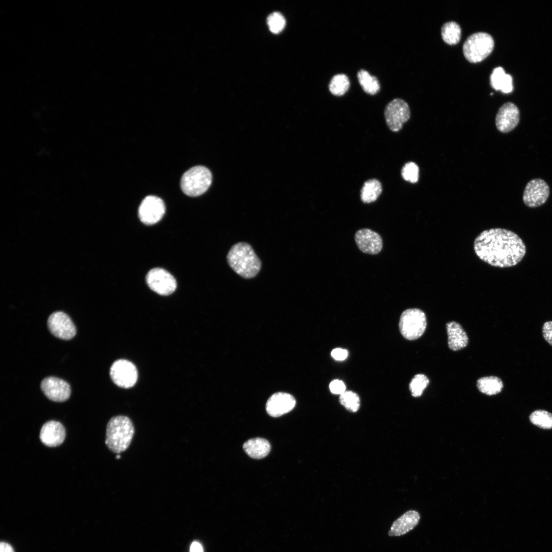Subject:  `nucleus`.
<instances>
[{
  "label": "nucleus",
  "instance_id": "4be33fe9",
  "mask_svg": "<svg viewBox=\"0 0 552 552\" xmlns=\"http://www.w3.org/2000/svg\"><path fill=\"white\" fill-rule=\"evenodd\" d=\"M477 386L481 393L488 396H492L500 393L503 387V384L500 378L491 376L478 379L477 381Z\"/></svg>",
  "mask_w": 552,
  "mask_h": 552
},
{
  "label": "nucleus",
  "instance_id": "a878e982",
  "mask_svg": "<svg viewBox=\"0 0 552 552\" xmlns=\"http://www.w3.org/2000/svg\"><path fill=\"white\" fill-rule=\"evenodd\" d=\"M350 86V82L348 76L344 74H338L332 78L329 89L333 95L341 96L348 90Z\"/></svg>",
  "mask_w": 552,
  "mask_h": 552
},
{
  "label": "nucleus",
  "instance_id": "423d86ee",
  "mask_svg": "<svg viewBox=\"0 0 552 552\" xmlns=\"http://www.w3.org/2000/svg\"><path fill=\"white\" fill-rule=\"evenodd\" d=\"M427 326L425 313L418 308H410L404 311L399 321V329L406 339L412 340L420 338Z\"/></svg>",
  "mask_w": 552,
  "mask_h": 552
},
{
  "label": "nucleus",
  "instance_id": "5701e85b",
  "mask_svg": "<svg viewBox=\"0 0 552 552\" xmlns=\"http://www.w3.org/2000/svg\"><path fill=\"white\" fill-rule=\"evenodd\" d=\"M382 187L380 182L376 179H369L363 183L360 192V198L365 203L376 201L381 194Z\"/></svg>",
  "mask_w": 552,
  "mask_h": 552
},
{
  "label": "nucleus",
  "instance_id": "aec40b11",
  "mask_svg": "<svg viewBox=\"0 0 552 552\" xmlns=\"http://www.w3.org/2000/svg\"><path fill=\"white\" fill-rule=\"evenodd\" d=\"M243 448L250 457L260 459L268 455L270 450V445L266 439L256 438L245 442Z\"/></svg>",
  "mask_w": 552,
  "mask_h": 552
},
{
  "label": "nucleus",
  "instance_id": "7c9ffc66",
  "mask_svg": "<svg viewBox=\"0 0 552 552\" xmlns=\"http://www.w3.org/2000/svg\"><path fill=\"white\" fill-rule=\"evenodd\" d=\"M419 169L413 162H408L402 167L401 175L403 178L410 183H416L419 178Z\"/></svg>",
  "mask_w": 552,
  "mask_h": 552
},
{
  "label": "nucleus",
  "instance_id": "9d476101",
  "mask_svg": "<svg viewBox=\"0 0 552 552\" xmlns=\"http://www.w3.org/2000/svg\"><path fill=\"white\" fill-rule=\"evenodd\" d=\"M549 193V187L545 180L534 178L527 182L525 187L522 199L527 206L537 208L545 203Z\"/></svg>",
  "mask_w": 552,
  "mask_h": 552
},
{
  "label": "nucleus",
  "instance_id": "cd10ccee",
  "mask_svg": "<svg viewBox=\"0 0 552 552\" xmlns=\"http://www.w3.org/2000/svg\"><path fill=\"white\" fill-rule=\"evenodd\" d=\"M339 402L351 412H356L360 407V399L358 395L352 391H346L340 395Z\"/></svg>",
  "mask_w": 552,
  "mask_h": 552
},
{
  "label": "nucleus",
  "instance_id": "dca6fc26",
  "mask_svg": "<svg viewBox=\"0 0 552 552\" xmlns=\"http://www.w3.org/2000/svg\"><path fill=\"white\" fill-rule=\"evenodd\" d=\"M295 403V400L291 395L286 393H277L267 400L266 410L270 416L278 417L291 411L294 407Z\"/></svg>",
  "mask_w": 552,
  "mask_h": 552
},
{
  "label": "nucleus",
  "instance_id": "e433bc0d",
  "mask_svg": "<svg viewBox=\"0 0 552 552\" xmlns=\"http://www.w3.org/2000/svg\"><path fill=\"white\" fill-rule=\"evenodd\" d=\"M120 458V455L119 454L117 455L116 458L117 459H119Z\"/></svg>",
  "mask_w": 552,
  "mask_h": 552
},
{
  "label": "nucleus",
  "instance_id": "f257e3e1",
  "mask_svg": "<svg viewBox=\"0 0 552 552\" xmlns=\"http://www.w3.org/2000/svg\"><path fill=\"white\" fill-rule=\"evenodd\" d=\"M474 250L477 256L491 266L506 268L517 265L526 253L522 240L514 232L504 228L484 231L475 238Z\"/></svg>",
  "mask_w": 552,
  "mask_h": 552
},
{
  "label": "nucleus",
  "instance_id": "473e14b6",
  "mask_svg": "<svg viewBox=\"0 0 552 552\" xmlns=\"http://www.w3.org/2000/svg\"><path fill=\"white\" fill-rule=\"evenodd\" d=\"M542 334L544 339L552 346V321L544 323L542 327Z\"/></svg>",
  "mask_w": 552,
  "mask_h": 552
},
{
  "label": "nucleus",
  "instance_id": "c756f323",
  "mask_svg": "<svg viewBox=\"0 0 552 552\" xmlns=\"http://www.w3.org/2000/svg\"><path fill=\"white\" fill-rule=\"evenodd\" d=\"M270 31L273 33H279L284 28L286 21L283 16L279 12H273L267 19Z\"/></svg>",
  "mask_w": 552,
  "mask_h": 552
},
{
  "label": "nucleus",
  "instance_id": "f03ea898",
  "mask_svg": "<svg viewBox=\"0 0 552 552\" xmlns=\"http://www.w3.org/2000/svg\"><path fill=\"white\" fill-rule=\"evenodd\" d=\"M227 261L233 270L245 279L254 278L261 267L260 259L251 245L245 242L233 245L227 255Z\"/></svg>",
  "mask_w": 552,
  "mask_h": 552
},
{
  "label": "nucleus",
  "instance_id": "412c9836",
  "mask_svg": "<svg viewBox=\"0 0 552 552\" xmlns=\"http://www.w3.org/2000/svg\"><path fill=\"white\" fill-rule=\"evenodd\" d=\"M490 84L496 90L509 93L513 90L512 78L501 67L495 68L490 76Z\"/></svg>",
  "mask_w": 552,
  "mask_h": 552
},
{
  "label": "nucleus",
  "instance_id": "1a4fd4ad",
  "mask_svg": "<svg viewBox=\"0 0 552 552\" xmlns=\"http://www.w3.org/2000/svg\"><path fill=\"white\" fill-rule=\"evenodd\" d=\"M146 281L151 289L163 295L172 293L177 286L176 280L173 275L160 268L151 269L147 274Z\"/></svg>",
  "mask_w": 552,
  "mask_h": 552
},
{
  "label": "nucleus",
  "instance_id": "393cba45",
  "mask_svg": "<svg viewBox=\"0 0 552 552\" xmlns=\"http://www.w3.org/2000/svg\"><path fill=\"white\" fill-rule=\"evenodd\" d=\"M461 32L460 26L454 21L445 23L441 29V35L443 40L450 45L456 44L459 41Z\"/></svg>",
  "mask_w": 552,
  "mask_h": 552
},
{
  "label": "nucleus",
  "instance_id": "f704fd0d",
  "mask_svg": "<svg viewBox=\"0 0 552 552\" xmlns=\"http://www.w3.org/2000/svg\"><path fill=\"white\" fill-rule=\"evenodd\" d=\"M190 552H203L201 544L197 541L193 542L190 546Z\"/></svg>",
  "mask_w": 552,
  "mask_h": 552
},
{
  "label": "nucleus",
  "instance_id": "39448f33",
  "mask_svg": "<svg viewBox=\"0 0 552 552\" xmlns=\"http://www.w3.org/2000/svg\"><path fill=\"white\" fill-rule=\"evenodd\" d=\"M494 41L492 36L486 32H477L470 35L463 46L465 58L470 62L477 63L486 58L492 52Z\"/></svg>",
  "mask_w": 552,
  "mask_h": 552
},
{
  "label": "nucleus",
  "instance_id": "4468645a",
  "mask_svg": "<svg viewBox=\"0 0 552 552\" xmlns=\"http://www.w3.org/2000/svg\"><path fill=\"white\" fill-rule=\"evenodd\" d=\"M41 389L44 394L51 400L63 402L71 395V387L65 381L55 377L44 378L41 383Z\"/></svg>",
  "mask_w": 552,
  "mask_h": 552
},
{
  "label": "nucleus",
  "instance_id": "b1692460",
  "mask_svg": "<svg viewBox=\"0 0 552 552\" xmlns=\"http://www.w3.org/2000/svg\"><path fill=\"white\" fill-rule=\"evenodd\" d=\"M357 76L360 85L366 93L375 95L380 90V85L378 80L367 71L360 70L357 73Z\"/></svg>",
  "mask_w": 552,
  "mask_h": 552
},
{
  "label": "nucleus",
  "instance_id": "c85d7f7f",
  "mask_svg": "<svg viewBox=\"0 0 552 552\" xmlns=\"http://www.w3.org/2000/svg\"><path fill=\"white\" fill-rule=\"evenodd\" d=\"M429 383V380L425 375H416L409 383V390L411 395L414 397L421 396Z\"/></svg>",
  "mask_w": 552,
  "mask_h": 552
},
{
  "label": "nucleus",
  "instance_id": "c9c22d12",
  "mask_svg": "<svg viewBox=\"0 0 552 552\" xmlns=\"http://www.w3.org/2000/svg\"><path fill=\"white\" fill-rule=\"evenodd\" d=\"M1 552H14L12 546L8 543L2 542L0 545Z\"/></svg>",
  "mask_w": 552,
  "mask_h": 552
},
{
  "label": "nucleus",
  "instance_id": "ddd939ff",
  "mask_svg": "<svg viewBox=\"0 0 552 552\" xmlns=\"http://www.w3.org/2000/svg\"><path fill=\"white\" fill-rule=\"evenodd\" d=\"M520 121V111L512 102L503 104L498 109L495 124L497 130L502 133H508L514 130Z\"/></svg>",
  "mask_w": 552,
  "mask_h": 552
},
{
  "label": "nucleus",
  "instance_id": "9b49d317",
  "mask_svg": "<svg viewBox=\"0 0 552 552\" xmlns=\"http://www.w3.org/2000/svg\"><path fill=\"white\" fill-rule=\"evenodd\" d=\"M165 210L164 202L161 198L149 195L142 201L139 208V216L143 223L152 225L162 218Z\"/></svg>",
  "mask_w": 552,
  "mask_h": 552
},
{
  "label": "nucleus",
  "instance_id": "6e6552de",
  "mask_svg": "<svg viewBox=\"0 0 552 552\" xmlns=\"http://www.w3.org/2000/svg\"><path fill=\"white\" fill-rule=\"evenodd\" d=\"M110 375L116 385L123 388L133 386L137 379L135 366L125 359H119L113 363L110 367Z\"/></svg>",
  "mask_w": 552,
  "mask_h": 552
},
{
  "label": "nucleus",
  "instance_id": "6ab92c4d",
  "mask_svg": "<svg viewBox=\"0 0 552 552\" xmlns=\"http://www.w3.org/2000/svg\"><path fill=\"white\" fill-rule=\"evenodd\" d=\"M449 348L454 351L466 347L469 341L468 337L460 324L455 321L446 324Z\"/></svg>",
  "mask_w": 552,
  "mask_h": 552
},
{
  "label": "nucleus",
  "instance_id": "2eb2a0df",
  "mask_svg": "<svg viewBox=\"0 0 552 552\" xmlns=\"http://www.w3.org/2000/svg\"><path fill=\"white\" fill-rule=\"evenodd\" d=\"M355 240L358 248L365 254L376 255L382 248V240L380 236L369 228L357 231L355 235Z\"/></svg>",
  "mask_w": 552,
  "mask_h": 552
},
{
  "label": "nucleus",
  "instance_id": "2f4dec72",
  "mask_svg": "<svg viewBox=\"0 0 552 552\" xmlns=\"http://www.w3.org/2000/svg\"><path fill=\"white\" fill-rule=\"evenodd\" d=\"M331 393L337 395H341L346 392V386L343 381L339 380H333L329 385Z\"/></svg>",
  "mask_w": 552,
  "mask_h": 552
},
{
  "label": "nucleus",
  "instance_id": "f8f14e48",
  "mask_svg": "<svg viewBox=\"0 0 552 552\" xmlns=\"http://www.w3.org/2000/svg\"><path fill=\"white\" fill-rule=\"evenodd\" d=\"M48 327L54 336L61 339H71L76 333V327L70 317L61 311L51 314L48 320Z\"/></svg>",
  "mask_w": 552,
  "mask_h": 552
},
{
  "label": "nucleus",
  "instance_id": "bb28decb",
  "mask_svg": "<svg viewBox=\"0 0 552 552\" xmlns=\"http://www.w3.org/2000/svg\"><path fill=\"white\" fill-rule=\"evenodd\" d=\"M530 422L534 425L543 429H552V413L543 409H537L529 416Z\"/></svg>",
  "mask_w": 552,
  "mask_h": 552
},
{
  "label": "nucleus",
  "instance_id": "f3484780",
  "mask_svg": "<svg viewBox=\"0 0 552 552\" xmlns=\"http://www.w3.org/2000/svg\"><path fill=\"white\" fill-rule=\"evenodd\" d=\"M65 437V430L61 423L50 421L42 426L39 438L41 442L49 447H56L63 443Z\"/></svg>",
  "mask_w": 552,
  "mask_h": 552
},
{
  "label": "nucleus",
  "instance_id": "20e7f679",
  "mask_svg": "<svg viewBox=\"0 0 552 552\" xmlns=\"http://www.w3.org/2000/svg\"><path fill=\"white\" fill-rule=\"evenodd\" d=\"M212 181L210 171L202 166L192 167L182 176L180 187L183 192L189 196H198L205 192Z\"/></svg>",
  "mask_w": 552,
  "mask_h": 552
},
{
  "label": "nucleus",
  "instance_id": "a211bd4d",
  "mask_svg": "<svg viewBox=\"0 0 552 552\" xmlns=\"http://www.w3.org/2000/svg\"><path fill=\"white\" fill-rule=\"evenodd\" d=\"M420 515L416 511H407L393 523L388 534L389 536L403 535L415 527L420 520Z\"/></svg>",
  "mask_w": 552,
  "mask_h": 552
},
{
  "label": "nucleus",
  "instance_id": "72a5a7b5",
  "mask_svg": "<svg viewBox=\"0 0 552 552\" xmlns=\"http://www.w3.org/2000/svg\"><path fill=\"white\" fill-rule=\"evenodd\" d=\"M348 355L347 350L341 348H336L331 352L332 357L336 360H343L347 358Z\"/></svg>",
  "mask_w": 552,
  "mask_h": 552
},
{
  "label": "nucleus",
  "instance_id": "0eeeda50",
  "mask_svg": "<svg viewBox=\"0 0 552 552\" xmlns=\"http://www.w3.org/2000/svg\"><path fill=\"white\" fill-rule=\"evenodd\" d=\"M384 117L389 129L394 132L398 131L402 129L403 124L410 118L409 106L403 99H395L386 106Z\"/></svg>",
  "mask_w": 552,
  "mask_h": 552
},
{
  "label": "nucleus",
  "instance_id": "7ed1b4c3",
  "mask_svg": "<svg viewBox=\"0 0 552 552\" xmlns=\"http://www.w3.org/2000/svg\"><path fill=\"white\" fill-rule=\"evenodd\" d=\"M134 433L133 424L128 417H113L107 425L105 444L109 450L119 454L128 448Z\"/></svg>",
  "mask_w": 552,
  "mask_h": 552
}]
</instances>
